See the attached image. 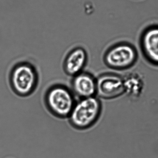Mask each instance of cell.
I'll return each instance as SVG.
<instances>
[{
  "label": "cell",
  "mask_w": 158,
  "mask_h": 158,
  "mask_svg": "<svg viewBox=\"0 0 158 158\" xmlns=\"http://www.w3.org/2000/svg\"><path fill=\"white\" fill-rule=\"evenodd\" d=\"M102 110V102L97 97L82 98L76 102L68 118L73 128L79 130H86L97 123Z\"/></svg>",
  "instance_id": "obj_3"
},
{
  "label": "cell",
  "mask_w": 158,
  "mask_h": 158,
  "mask_svg": "<svg viewBox=\"0 0 158 158\" xmlns=\"http://www.w3.org/2000/svg\"><path fill=\"white\" fill-rule=\"evenodd\" d=\"M124 94L133 101L139 99L143 94L146 87L145 79L140 72L133 71L122 77Z\"/></svg>",
  "instance_id": "obj_9"
},
{
  "label": "cell",
  "mask_w": 158,
  "mask_h": 158,
  "mask_svg": "<svg viewBox=\"0 0 158 158\" xmlns=\"http://www.w3.org/2000/svg\"><path fill=\"white\" fill-rule=\"evenodd\" d=\"M88 61V53L85 49L80 46L75 47L66 56L63 62V70L67 76L72 77L83 71Z\"/></svg>",
  "instance_id": "obj_8"
},
{
  "label": "cell",
  "mask_w": 158,
  "mask_h": 158,
  "mask_svg": "<svg viewBox=\"0 0 158 158\" xmlns=\"http://www.w3.org/2000/svg\"><path fill=\"white\" fill-rule=\"evenodd\" d=\"M96 97L110 100L124 94L122 77L116 73L106 72L96 78Z\"/></svg>",
  "instance_id": "obj_5"
},
{
  "label": "cell",
  "mask_w": 158,
  "mask_h": 158,
  "mask_svg": "<svg viewBox=\"0 0 158 158\" xmlns=\"http://www.w3.org/2000/svg\"><path fill=\"white\" fill-rule=\"evenodd\" d=\"M70 86L74 95L79 99L96 96V78L89 72L83 71L72 77Z\"/></svg>",
  "instance_id": "obj_7"
},
{
  "label": "cell",
  "mask_w": 158,
  "mask_h": 158,
  "mask_svg": "<svg viewBox=\"0 0 158 158\" xmlns=\"http://www.w3.org/2000/svg\"><path fill=\"white\" fill-rule=\"evenodd\" d=\"M138 59V51L135 46L125 42L115 44L109 47L103 56L107 67L118 71L131 68L137 63Z\"/></svg>",
  "instance_id": "obj_4"
},
{
  "label": "cell",
  "mask_w": 158,
  "mask_h": 158,
  "mask_svg": "<svg viewBox=\"0 0 158 158\" xmlns=\"http://www.w3.org/2000/svg\"><path fill=\"white\" fill-rule=\"evenodd\" d=\"M8 77L12 91L20 97H27L32 94L37 89L40 81L37 69L26 61L15 64L10 70Z\"/></svg>",
  "instance_id": "obj_1"
},
{
  "label": "cell",
  "mask_w": 158,
  "mask_h": 158,
  "mask_svg": "<svg viewBox=\"0 0 158 158\" xmlns=\"http://www.w3.org/2000/svg\"><path fill=\"white\" fill-rule=\"evenodd\" d=\"M44 101L49 112L60 119L69 118L77 102L70 88L59 83L52 85L47 88Z\"/></svg>",
  "instance_id": "obj_2"
},
{
  "label": "cell",
  "mask_w": 158,
  "mask_h": 158,
  "mask_svg": "<svg viewBox=\"0 0 158 158\" xmlns=\"http://www.w3.org/2000/svg\"><path fill=\"white\" fill-rule=\"evenodd\" d=\"M139 44L142 54L147 62L158 67V26L146 29L141 34Z\"/></svg>",
  "instance_id": "obj_6"
}]
</instances>
